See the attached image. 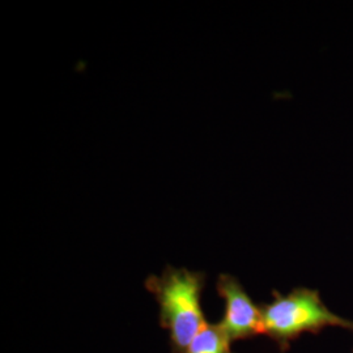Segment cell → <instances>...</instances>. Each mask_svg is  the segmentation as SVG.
Masks as SVG:
<instances>
[{"label":"cell","mask_w":353,"mask_h":353,"mask_svg":"<svg viewBox=\"0 0 353 353\" xmlns=\"http://www.w3.org/2000/svg\"><path fill=\"white\" fill-rule=\"evenodd\" d=\"M353 353V352H352Z\"/></svg>","instance_id":"5b68a950"},{"label":"cell","mask_w":353,"mask_h":353,"mask_svg":"<svg viewBox=\"0 0 353 353\" xmlns=\"http://www.w3.org/2000/svg\"><path fill=\"white\" fill-rule=\"evenodd\" d=\"M263 335L274 341L280 352L303 334H319L326 328H341L353 334V319L332 312L319 290L297 287L283 294L272 292V300L261 306Z\"/></svg>","instance_id":"7a4b0ae2"},{"label":"cell","mask_w":353,"mask_h":353,"mask_svg":"<svg viewBox=\"0 0 353 353\" xmlns=\"http://www.w3.org/2000/svg\"><path fill=\"white\" fill-rule=\"evenodd\" d=\"M185 353H234L232 341L220 326V323H210L198 332L190 343Z\"/></svg>","instance_id":"277c9868"},{"label":"cell","mask_w":353,"mask_h":353,"mask_svg":"<svg viewBox=\"0 0 353 353\" xmlns=\"http://www.w3.org/2000/svg\"><path fill=\"white\" fill-rule=\"evenodd\" d=\"M205 275L188 268L166 267L151 275L145 288L160 307V325L168 331L173 353H185L190 343L207 325L202 307Z\"/></svg>","instance_id":"6da1fadb"},{"label":"cell","mask_w":353,"mask_h":353,"mask_svg":"<svg viewBox=\"0 0 353 353\" xmlns=\"http://www.w3.org/2000/svg\"><path fill=\"white\" fill-rule=\"evenodd\" d=\"M216 288L225 305L224 316L219 323L232 343L263 335L261 306L252 301L239 279L221 274Z\"/></svg>","instance_id":"3957f363"}]
</instances>
